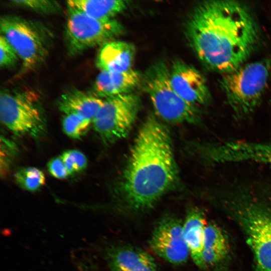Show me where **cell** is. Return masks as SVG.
Listing matches in <instances>:
<instances>
[{
  "label": "cell",
  "mask_w": 271,
  "mask_h": 271,
  "mask_svg": "<svg viewBox=\"0 0 271 271\" xmlns=\"http://www.w3.org/2000/svg\"><path fill=\"white\" fill-rule=\"evenodd\" d=\"M185 33L201 62L223 74L243 65L260 40L251 11L234 1H206L197 4L186 22Z\"/></svg>",
  "instance_id": "1"
},
{
  "label": "cell",
  "mask_w": 271,
  "mask_h": 271,
  "mask_svg": "<svg viewBox=\"0 0 271 271\" xmlns=\"http://www.w3.org/2000/svg\"><path fill=\"white\" fill-rule=\"evenodd\" d=\"M179 181L168 129L150 116L140 129L117 189L121 205L142 213L152 208Z\"/></svg>",
  "instance_id": "2"
},
{
  "label": "cell",
  "mask_w": 271,
  "mask_h": 271,
  "mask_svg": "<svg viewBox=\"0 0 271 271\" xmlns=\"http://www.w3.org/2000/svg\"><path fill=\"white\" fill-rule=\"evenodd\" d=\"M225 188L233 197L257 270L271 271L270 212L256 199L255 184L237 183Z\"/></svg>",
  "instance_id": "3"
},
{
  "label": "cell",
  "mask_w": 271,
  "mask_h": 271,
  "mask_svg": "<svg viewBox=\"0 0 271 271\" xmlns=\"http://www.w3.org/2000/svg\"><path fill=\"white\" fill-rule=\"evenodd\" d=\"M271 58L244 64L224 74L221 89L234 115L238 118L252 113L260 104L268 85Z\"/></svg>",
  "instance_id": "4"
},
{
  "label": "cell",
  "mask_w": 271,
  "mask_h": 271,
  "mask_svg": "<svg viewBox=\"0 0 271 271\" xmlns=\"http://www.w3.org/2000/svg\"><path fill=\"white\" fill-rule=\"evenodd\" d=\"M141 84L157 114L173 123H197L200 110L183 100L173 88L170 70L162 61L151 65L142 76Z\"/></svg>",
  "instance_id": "5"
},
{
  "label": "cell",
  "mask_w": 271,
  "mask_h": 271,
  "mask_svg": "<svg viewBox=\"0 0 271 271\" xmlns=\"http://www.w3.org/2000/svg\"><path fill=\"white\" fill-rule=\"evenodd\" d=\"M0 29L21 59L23 70H32L48 56L51 35L42 25L21 17L8 15L1 18Z\"/></svg>",
  "instance_id": "6"
},
{
  "label": "cell",
  "mask_w": 271,
  "mask_h": 271,
  "mask_svg": "<svg viewBox=\"0 0 271 271\" xmlns=\"http://www.w3.org/2000/svg\"><path fill=\"white\" fill-rule=\"evenodd\" d=\"M2 122L16 135L40 137L45 120L40 97L31 90H4L0 95Z\"/></svg>",
  "instance_id": "7"
},
{
  "label": "cell",
  "mask_w": 271,
  "mask_h": 271,
  "mask_svg": "<svg viewBox=\"0 0 271 271\" xmlns=\"http://www.w3.org/2000/svg\"><path fill=\"white\" fill-rule=\"evenodd\" d=\"M123 32L124 27L115 19H96L67 6L65 41L71 56H76L98 45L102 46Z\"/></svg>",
  "instance_id": "8"
},
{
  "label": "cell",
  "mask_w": 271,
  "mask_h": 271,
  "mask_svg": "<svg viewBox=\"0 0 271 271\" xmlns=\"http://www.w3.org/2000/svg\"><path fill=\"white\" fill-rule=\"evenodd\" d=\"M140 107L139 97L132 93L106 98L92 120L94 130L107 144L125 137Z\"/></svg>",
  "instance_id": "9"
},
{
  "label": "cell",
  "mask_w": 271,
  "mask_h": 271,
  "mask_svg": "<svg viewBox=\"0 0 271 271\" xmlns=\"http://www.w3.org/2000/svg\"><path fill=\"white\" fill-rule=\"evenodd\" d=\"M183 224L175 217L163 218L155 227L149 241L154 252L174 264L185 262L190 256L183 235Z\"/></svg>",
  "instance_id": "10"
},
{
  "label": "cell",
  "mask_w": 271,
  "mask_h": 271,
  "mask_svg": "<svg viewBox=\"0 0 271 271\" xmlns=\"http://www.w3.org/2000/svg\"><path fill=\"white\" fill-rule=\"evenodd\" d=\"M170 73L172 86L183 100L199 108L208 104L211 99L209 88L205 78L197 69L177 60Z\"/></svg>",
  "instance_id": "11"
},
{
  "label": "cell",
  "mask_w": 271,
  "mask_h": 271,
  "mask_svg": "<svg viewBox=\"0 0 271 271\" xmlns=\"http://www.w3.org/2000/svg\"><path fill=\"white\" fill-rule=\"evenodd\" d=\"M104 256L110 271H159L152 256L144 250L128 245H111Z\"/></svg>",
  "instance_id": "12"
},
{
  "label": "cell",
  "mask_w": 271,
  "mask_h": 271,
  "mask_svg": "<svg viewBox=\"0 0 271 271\" xmlns=\"http://www.w3.org/2000/svg\"><path fill=\"white\" fill-rule=\"evenodd\" d=\"M142 75L130 69L121 72L101 71L93 86L92 93L106 98L131 93L141 83Z\"/></svg>",
  "instance_id": "13"
},
{
  "label": "cell",
  "mask_w": 271,
  "mask_h": 271,
  "mask_svg": "<svg viewBox=\"0 0 271 271\" xmlns=\"http://www.w3.org/2000/svg\"><path fill=\"white\" fill-rule=\"evenodd\" d=\"M136 54L134 45L121 41H111L102 46L97 57L101 71L121 72L131 69Z\"/></svg>",
  "instance_id": "14"
},
{
  "label": "cell",
  "mask_w": 271,
  "mask_h": 271,
  "mask_svg": "<svg viewBox=\"0 0 271 271\" xmlns=\"http://www.w3.org/2000/svg\"><path fill=\"white\" fill-rule=\"evenodd\" d=\"M104 100L93 93L71 89L61 95L58 106L65 114H76L92 121Z\"/></svg>",
  "instance_id": "15"
},
{
  "label": "cell",
  "mask_w": 271,
  "mask_h": 271,
  "mask_svg": "<svg viewBox=\"0 0 271 271\" xmlns=\"http://www.w3.org/2000/svg\"><path fill=\"white\" fill-rule=\"evenodd\" d=\"M206 225L203 212L194 208L189 210L183 224V235L190 255L196 265L201 268H204L202 254Z\"/></svg>",
  "instance_id": "16"
},
{
  "label": "cell",
  "mask_w": 271,
  "mask_h": 271,
  "mask_svg": "<svg viewBox=\"0 0 271 271\" xmlns=\"http://www.w3.org/2000/svg\"><path fill=\"white\" fill-rule=\"evenodd\" d=\"M67 6L75 8L87 15L100 20L114 19L127 7L128 2L121 0H69Z\"/></svg>",
  "instance_id": "17"
},
{
  "label": "cell",
  "mask_w": 271,
  "mask_h": 271,
  "mask_svg": "<svg viewBox=\"0 0 271 271\" xmlns=\"http://www.w3.org/2000/svg\"><path fill=\"white\" fill-rule=\"evenodd\" d=\"M228 250V242L221 229L216 225L206 224L202 254L204 268L221 261L227 254Z\"/></svg>",
  "instance_id": "18"
},
{
  "label": "cell",
  "mask_w": 271,
  "mask_h": 271,
  "mask_svg": "<svg viewBox=\"0 0 271 271\" xmlns=\"http://www.w3.org/2000/svg\"><path fill=\"white\" fill-rule=\"evenodd\" d=\"M17 183L24 189L29 191H36L45 183V176L40 169L35 167L21 169L15 174Z\"/></svg>",
  "instance_id": "19"
},
{
  "label": "cell",
  "mask_w": 271,
  "mask_h": 271,
  "mask_svg": "<svg viewBox=\"0 0 271 271\" xmlns=\"http://www.w3.org/2000/svg\"><path fill=\"white\" fill-rule=\"evenodd\" d=\"M91 120L76 114H65L62 120L64 132L72 139H80L87 131Z\"/></svg>",
  "instance_id": "20"
},
{
  "label": "cell",
  "mask_w": 271,
  "mask_h": 271,
  "mask_svg": "<svg viewBox=\"0 0 271 271\" xmlns=\"http://www.w3.org/2000/svg\"><path fill=\"white\" fill-rule=\"evenodd\" d=\"M11 5L30 10L41 14L50 15L59 12L60 5L56 1L49 0L11 1Z\"/></svg>",
  "instance_id": "21"
},
{
  "label": "cell",
  "mask_w": 271,
  "mask_h": 271,
  "mask_svg": "<svg viewBox=\"0 0 271 271\" xmlns=\"http://www.w3.org/2000/svg\"><path fill=\"white\" fill-rule=\"evenodd\" d=\"M60 157L70 175L83 170L87 165L85 156L78 150L66 151Z\"/></svg>",
  "instance_id": "22"
},
{
  "label": "cell",
  "mask_w": 271,
  "mask_h": 271,
  "mask_svg": "<svg viewBox=\"0 0 271 271\" xmlns=\"http://www.w3.org/2000/svg\"><path fill=\"white\" fill-rule=\"evenodd\" d=\"M0 54L1 67L14 66L19 58L14 49L2 35L0 37Z\"/></svg>",
  "instance_id": "23"
},
{
  "label": "cell",
  "mask_w": 271,
  "mask_h": 271,
  "mask_svg": "<svg viewBox=\"0 0 271 271\" xmlns=\"http://www.w3.org/2000/svg\"><path fill=\"white\" fill-rule=\"evenodd\" d=\"M48 169L50 174L57 179H65L70 175L60 156L49 162Z\"/></svg>",
  "instance_id": "24"
}]
</instances>
